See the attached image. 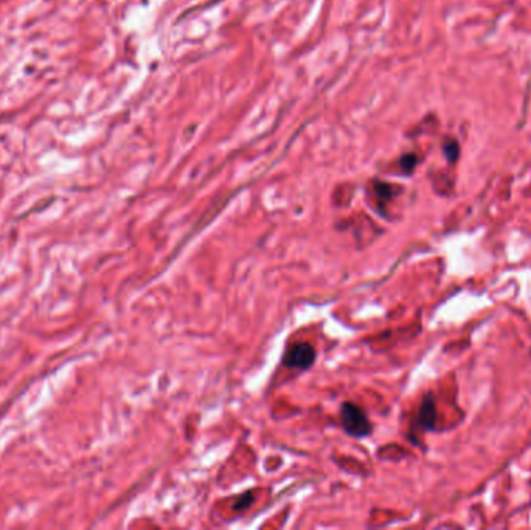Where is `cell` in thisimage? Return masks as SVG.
Returning <instances> with one entry per match:
<instances>
[{
	"mask_svg": "<svg viewBox=\"0 0 531 530\" xmlns=\"http://www.w3.org/2000/svg\"><path fill=\"white\" fill-rule=\"evenodd\" d=\"M340 425L348 436L367 437L371 434V423L358 404L345 401L340 408Z\"/></svg>",
	"mask_w": 531,
	"mask_h": 530,
	"instance_id": "obj_1",
	"label": "cell"
},
{
	"mask_svg": "<svg viewBox=\"0 0 531 530\" xmlns=\"http://www.w3.org/2000/svg\"><path fill=\"white\" fill-rule=\"evenodd\" d=\"M315 361V350L308 342H297L294 346H290L285 356H283V364L288 369H297V370H305L309 369Z\"/></svg>",
	"mask_w": 531,
	"mask_h": 530,
	"instance_id": "obj_2",
	"label": "cell"
},
{
	"mask_svg": "<svg viewBox=\"0 0 531 530\" xmlns=\"http://www.w3.org/2000/svg\"><path fill=\"white\" fill-rule=\"evenodd\" d=\"M418 420H420V425L424 429L429 431V429L435 428V423H437V408H435V403H433L432 395H426L423 399L421 408H420V414H418Z\"/></svg>",
	"mask_w": 531,
	"mask_h": 530,
	"instance_id": "obj_3",
	"label": "cell"
},
{
	"mask_svg": "<svg viewBox=\"0 0 531 530\" xmlns=\"http://www.w3.org/2000/svg\"><path fill=\"white\" fill-rule=\"evenodd\" d=\"M442 151H445L447 162L454 164V162H457V159L460 157V145H458L457 140H447L445 146H442Z\"/></svg>",
	"mask_w": 531,
	"mask_h": 530,
	"instance_id": "obj_4",
	"label": "cell"
},
{
	"mask_svg": "<svg viewBox=\"0 0 531 530\" xmlns=\"http://www.w3.org/2000/svg\"><path fill=\"white\" fill-rule=\"evenodd\" d=\"M415 165H417V157L413 154H407L401 159V166L407 173H410L415 169Z\"/></svg>",
	"mask_w": 531,
	"mask_h": 530,
	"instance_id": "obj_5",
	"label": "cell"
}]
</instances>
